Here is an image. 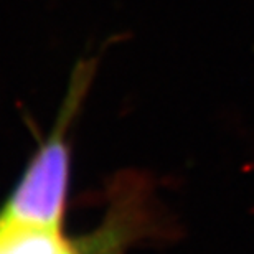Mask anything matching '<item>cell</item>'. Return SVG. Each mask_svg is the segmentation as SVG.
<instances>
[{
	"label": "cell",
	"instance_id": "1",
	"mask_svg": "<svg viewBox=\"0 0 254 254\" xmlns=\"http://www.w3.org/2000/svg\"><path fill=\"white\" fill-rule=\"evenodd\" d=\"M81 91L83 83L69 94L57 130L40 145L18 185L5 201L0 211V225L60 230L69 180V147L66 132Z\"/></svg>",
	"mask_w": 254,
	"mask_h": 254
},
{
	"label": "cell",
	"instance_id": "2",
	"mask_svg": "<svg viewBox=\"0 0 254 254\" xmlns=\"http://www.w3.org/2000/svg\"><path fill=\"white\" fill-rule=\"evenodd\" d=\"M0 254H78L60 230L0 225Z\"/></svg>",
	"mask_w": 254,
	"mask_h": 254
}]
</instances>
